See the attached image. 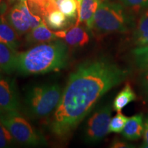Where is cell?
Returning <instances> with one entry per match:
<instances>
[{
    "label": "cell",
    "instance_id": "cell-1",
    "mask_svg": "<svg viewBox=\"0 0 148 148\" xmlns=\"http://www.w3.org/2000/svg\"><path fill=\"white\" fill-rule=\"evenodd\" d=\"M130 71L106 57L82 62L70 74L50 123L57 138H68L103 95L129 76Z\"/></svg>",
    "mask_w": 148,
    "mask_h": 148
},
{
    "label": "cell",
    "instance_id": "cell-2",
    "mask_svg": "<svg viewBox=\"0 0 148 148\" xmlns=\"http://www.w3.org/2000/svg\"><path fill=\"white\" fill-rule=\"evenodd\" d=\"M69 48L65 42L57 39L33 46L17 53L16 71L23 75H40L58 71L66 66Z\"/></svg>",
    "mask_w": 148,
    "mask_h": 148
},
{
    "label": "cell",
    "instance_id": "cell-3",
    "mask_svg": "<svg viewBox=\"0 0 148 148\" xmlns=\"http://www.w3.org/2000/svg\"><path fill=\"white\" fill-rule=\"evenodd\" d=\"M134 26V15L121 3L104 0L94 15L90 30L97 36L126 33Z\"/></svg>",
    "mask_w": 148,
    "mask_h": 148
},
{
    "label": "cell",
    "instance_id": "cell-4",
    "mask_svg": "<svg viewBox=\"0 0 148 148\" xmlns=\"http://www.w3.org/2000/svg\"><path fill=\"white\" fill-rule=\"evenodd\" d=\"M62 93L60 86L56 84L32 86L24 96L25 113L34 119L47 117L56 109Z\"/></svg>",
    "mask_w": 148,
    "mask_h": 148
},
{
    "label": "cell",
    "instance_id": "cell-5",
    "mask_svg": "<svg viewBox=\"0 0 148 148\" xmlns=\"http://www.w3.org/2000/svg\"><path fill=\"white\" fill-rule=\"evenodd\" d=\"M0 121L18 143L29 146L46 144V140L42 135L18 110H0Z\"/></svg>",
    "mask_w": 148,
    "mask_h": 148
},
{
    "label": "cell",
    "instance_id": "cell-6",
    "mask_svg": "<svg viewBox=\"0 0 148 148\" xmlns=\"http://www.w3.org/2000/svg\"><path fill=\"white\" fill-rule=\"evenodd\" d=\"M5 16L18 36L26 34L43 21L41 16L34 14L30 10L27 0H20L16 2Z\"/></svg>",
    "mask_w": 148,
    "mask_h": 148
},
{
    "label": "cell",
    "instance_id": "cell-7",
    "mask_svg": "<svg viewBox=\"0 0 148 148\" xmlns=\"http://www.w3.org/2000/svg\"><path fill=\"white\" fill-rule=\"evenodd\" d=\"M112 107L110 105L101 107L88 119L84 132L85 140L86 142L97 143L110 133L109 125L111 119Z\"/></svg>",
    "mask_w": 148,
    "mask_h": 148
},
{
    "label": "cell",
    "instance_id": "cell-8",
    "mask_svg": "<svg viewBox=\"0 0 148 148\" xmlns=\"http://www.w3.org/2000/svg\"><path fill=\"white\" fill-rule=\"evenodd\" d=\"M21 106L15 80L0 73V110H18Z\"/></svg>",
    "mask_w": 148,
    "mask_h": 148
},
{
    "label": "cell",
    "instance_id": "cell-9",
    "mask_svg": "<svg viewBox=\"0 0 148 148\" xmlns=\"http://www.w3.org/2000/svg\"><path fill=\"white\" fill-rule=\"evenodd\" d=\"M64 33V29L54 32L51 31L43 19V21L40 25L31 29L25 34V41L28 45H36L62 38Z\"/></svg>",
    "mask_w": 148,
    "mask_h": 148
},
{
    "label": "cell",
    "instance_id": "cell-10",
    "mask_svg": "<svg viewBox=\"0 0 148 148\" xmlns=\"http://www.w3.org/2000/svg\"><path fill=\"white\" fill-rule=\"evenodd\" d=\"M102 1L103 0H82L75 25H79L81 23L84 24L88 30H90L94 15Z\"/></svg>",
    "mask_w": 148,
    "mask_h": 148
},
{
    "label": "cell",
    "instance_id": "cell-11",
    "mask_svg": "<svg viewBox=\"0 0 148 148\" xmlns=\"http://www.w3.org/2000/svg\"><path fill=\"white\" fill-rule=\"evenodd\" d=\"M85 26L74 25L64 30L63 39L68 46L71 47H82L89 42L90 36Z\"/></svg>",
    "mask_w": 148,
    "mask_h": 148
},
{
    "label": "cell",
    "instance_id": "cell-12",
    "mask_svg": "<svg viewBox=\"0 0 148 148\" xmlns=\"http://www.w3.org/2000/svg\"><path fill=\"white\" fill-rule=\"evenodd\" d=\"M144 122L143 114L139 113L132 116L127 119L122 135L125 138L130 140L139 139L143 134Z\"/></svg>",
    "mask_w": 148,
    "mask_h": 148
},
{
    "label": "cell",
    "instance_id": "cell-13",
    "mask_svg": "<svg viewBox=\"0 0 148 148\" xmlns=\"http://www.w3.org/2000/svg\"><path fill=\"white\" fill-rule=\"evenodd\" d=\"M17 52L0 42V73L10 74L16 71Z\"/></svg>",
    "mask_w": 148,
    "mask_h": 148
},
{
    "label": "cell",
    "instance_id": "cell-14",
    "mask_svg": "<svg viewBox=\"0 0 148 148\" xmlns=\"http://www.w3.org/2000/svg\"><path fill=\"white\" fill-rule=\"evenodd\" d=\"M18 35L10 25L5 14L0 16V42L16 51L19 46Z\"/></svg>",
    "mask_w": 148,
    "mask_h": 148
},
{
    "label": "cell",
    "instance_id": "cell-15",
    "mask_svg": "<svg viewBox=\"0 0 148 148\" xmlns=\"http://www.w3.org/2000/svg\"><path fill=\"white\" fill-rule=\"evenodd\" d=\"M136 47L148 45V8L143 12L133 34Z\"/></svg>",
    "mask_w": 148,
    "mask_h": 148
},
{
    "label": "cell",
    "instance_id": "cell-16",
    "mask_svg": "<svg viewBox=\"0 0 148 148\" xmlns=\"http://www.w3.org/2000/svg\"><path fill=\"white\" fill-rule=\"evenodd\" d=\"M43 19L48 27L54 31L63 30L73 23L58 9L48 13Z\"/></svg>",
    "mask_w": 148,
    "mask_h": 148
},
{
    "label": "cell",
    "instance_id": "cell-17",
    "mask_svg": "<svg viewBox=\"0 0 148 148\" xmlns=\"http://www.w3.org/2000/svg\"><path fill=\"white\" fill-rule=\"evenodd\" d=\"M136 99V95L129 84H126L117 95H116L112 103V108L119 112L121 111L127 104Z\"/></svg>",
    "mask_w": 148,
    "mask_h": 148
},
{
    "label": "cell",
    "instance_id": "cell-18",
    "mask_svg": "<svg viewBox=\"0 0 148 148\" xmlns=\"http://www.w3.org/2000/svg\"><path fill=\"white\" fill-rule=\"evenodd\" d=\"M27 4L33 13L43 18L51 11L57 10L56 0H27Z\"/></svg>",
    "mask_w": 148,
    "mask_h": 148
},
{
    "label": "cell",
    "instance_id": "cell-19",
    "mask_svg": "<svg viewBox=\"0 0 148 148\" xmlns=\"http://www.w3.org/2000/svg\"><path fill=\"white\" fill-rule=\"evenodd\" d=\"M58 10L70 21L75 22L78 16L77 0H56Z\"/></svg>",
    "mask_w": 148,
    "mask_h": 148
},
{
    "label": "cell",
    "instance_id": "cell-20",
    "mask_svg": "<svg viewBox=\"0 0 148 148\" xmlns=\"http://www.w3.org/2000/svg\"><path fill=\"white\" fill-rule=\"evenodd\" d=\"M134 63L140 69H148V45L137 47L132 51Z\"/></svg>",
    "mask_w": 148,
    "mask_h": 148
},
{
    "label": "cell",
    "instance_id": "cell-21",
    "mask_svg": "<svg viewBox=\"0 0 148 148\" xmlns=\"http://www.w3.org/2000/svg\"><path fill=\"white\" fill-rule=\"evenodd\" d=\"M130 13L133 15L143 12L148 8V0H119Z\"/></svg>",
    "mask_w": 148,
    "mask_h": 148
},
{
    "label": "cell",
    "instance_id": "cell-22",
    "mask_svg": "<svg viewBox=\"0 0 148 148\" xmlns=\"http://www.w3.org/2000/svg\"><path fill=\"white\" fill-rule=\"evenodd\" d=\"M128 118L121 113V111L117 112L116 115L111 118L109 125L110 132L120 133L122 132Z\"/></svg>",
    "mask_w": 148,
    "mask_h": 148
},
{
    "label": "cell",
    "instance_id": "cell-23",
    "mask_svg": "<svg viewBox=\"0 0 148 148\" xmlns=\"http://www.w3.org/2000/svg\"><path fill=\"white\" fill-rule=\"evenodd\" d=\"M16 140L9 130L0 121V148L12 147Z\"/></svg>",
    "mask_w": 148,
    "mask_h": 148
},
{
    "label": "cell",
    "instance_id": "cell-24",
    "mask_svg": "<svg viewBox=\"0 0 148 148\" xmlns=\"http://www.w3.org/2000/svg\"><path fill=\"white\" fill-rule=\"evenodd\" d=\"M141 84L144 92L145 93V96L147 97L148 100V69L144 71V73L142 75Z\"/></svg>",
    "mask_w": 148,
    "mask_h": 148
},
{
    "label": "cell",
    "instance_id": "cell-25",
    "mask_svg": "<svg viewBox=\"0 0 148 148\" xmlns=\"http://www.w3.org/2000/svg\"><path fill=\"white\" fill-rule=\"evenodd\" d=\"M110 147L113 148H122V147H133V146L130 144L127 143V142L120 140L119 139H114L110 146Z\"/></svg>",
    "mask_w": 148,
    "mask_h": 148
},
{
    "label": "cell",
    "instance_id": "cell-26",
    "mask_svg": "<svg viewBox=\"0 0 148 148\" xmlns=\"http://www.w3.org/2000/svg\"><path fill=\"white\" fill-rule=\"evenodd\" d=\"M143 147L148 148V116L144 121Z\"/></svg>",
    "mask_w": 148,
    "mask_h": 148
},
{
    "label": "cell",
    "instance_id": "cell-27",
    "mask_svg": "<svg viewBox=\"0 0 148 148\" xmlns=\"http://www.w3.org/2000/svg\"><path fill=\"white\" fill-rule=\"evenodd\" d=\"M8 10V3L5 0H0V16L5 14Z\"/></svg>",
    "mask_w": 148,
    "mask_h": 148
},
{
    "label": "cell",
    "instance_id": "cell-28",
    "mask_svg": "<svg viewBox=\"0 0 148 148\" xmlns=\"http://www.w3.org/2000/svg\"><path fill=\"white\" fill-rule=\"evenodd\" d=\"M18 1H20V0H7V1L10 3H14L15 2L16 3V2H18Z\"/></svg>",
    "mask_w": 148,
    "mask_h": 148
},
{
    "label": "cell",
    "instance_id": "cell-29",
    "mask_svg": "<svg viewBox=\"0 0 148 148\" xmlns=\"http://www.w3.org/2000/svg\"><path fill=\"white\" fill-rule=\"evenodd\" d=\"M81 1H82V0H77V11L79 10V6H80V3H81Z\"/></svg>",
    "mask_w": 148,
    "mask_h": 148
},
{
    "label": "cell",
    "instance_id": "cell-30",
    "mask_svg": "<svg viewBox=\"0 0 148 148\" xmlns=\"http://www.w3.org/2000/svg\"><path fill=\"white\" fill-rule=\"evenodd\" d=\"M103 1H104V0H103Z\"/></svg>",
    "mask_w": 148,
    "mask_h": 148
}]
</instances>
